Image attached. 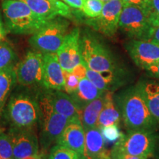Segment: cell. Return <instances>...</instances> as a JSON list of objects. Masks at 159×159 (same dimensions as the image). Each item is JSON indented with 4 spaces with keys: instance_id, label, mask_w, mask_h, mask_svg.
Instances as JSON below:
<instances>
[{
    "instance_id": "cell-1",
    "label": "cell",
    "mask_w": 159,
    "mask_h": 159,
    "mask_svg": "<svg viewBox=\"0 0 159 159\" xmlns=\"http://www.w3.org/2000/svg\"><path fill=\"white\" fill-rule=\"evenodd\" d=\"M39 90L16 85L2 113L0 125L5 128L38 126L40 118Z\"/></svg>"
},
{
    "instance_id": "cell-2",
    "label": "cell",
    "mask_w": 159,
    "mask_h": 159,
    "mask_svg": "<svg viewBox=\"0 0 159 159\" xmlns=\"http://www.w3.org/2000/svg\"><path fill=\"white\" fill-rule=\"evenodd\" d=\"M114 98L127 130H159L158 123L151 114L137 83L114 94Z\"/></svg>"
},
{
    "instance_id": "cell-3",
    "label": "cell",
    "mask_w": 159,
    "mask_h": 159,
    "mask_svg": "<svg viewBox=\"0 0 159 159\" xmlns=\"http://www.w3.org/2000/svg\"><path fill=\"white\" fill-rule=\"evenodd\" d=\"M2 7L5 30L8 33L33 35L49 21L37 16L21 0H4Z\"/></svg>"
},
{
    "instance_id": "cell-4",
    "label": "cell",
    "mask_w": 159,
    "mask_h": 159,
    "mask_svg": "<svg viewBox=\"0 0 159 159\" xmlns=\"http://www.w3.org/2000/svg\"><path fill=\"white\" fill-rule=\"evenodd\" d=\"M42 88L39 90L40 118L38 126L39 127L40 153L47 155V152L52 144L56 142L69 120L53 108L43 94Z\"/></svg>"
},
{
    "instance_id": "cell-5",
    "label": "cell",
    "mask_w": 159,
    "mask_h": 159,
    "mask_svg": "<svg viewBox=\"0 0 159 159\" xmlns=\"http://www.w3.org/2000/svg\"><path fill=\"white\" fill-rule=\"evenodd\" d=\"M80 54L82 62L88 69L97 72H108L122 69L111 51L94 35L80 36Z\"/></svg>"
},
{
    "instance_id": "cell-6",
    "label": "cell",
    "mask_w": 159,
    "mask_h": 159,
    "mask_svg": "<svg viewBox=\"0 0 159 159\" xmlns=\"http://www.w3.org/2000/svg\"><path fill=\"white\" fill-rule=\"evenodd\" d=\"M151 11V7L124 5L119 17V28L131 39L150 40L154 27Z\"/></svg>"
},
{
    "instance_id": "cell-7",
    "label": "cell",
    "mask_w": 159,
    "mask_h": 159,
    "mask_svg": "<svg viewBox=\"0 0 159 159\" xmlns=\"http://www.w3.org/2000/svg\"><path fill=\"white\" fill-rule=\"evenodd\" d=\"M69 23L63 19L49 21L30 38V44L35 50L43 54L56 53L67 35Z\"/></svg>"
},
{
    "instance_id": "cell-8",
    "label": "cell",
    "mask_w": 159,
    "mask_h": 159,
    "mask_svg": "<svg viewBox=\"0 0 159 159\" xmlns=\"http://www.w3.org/2000/svg\"><path fill=\"white\" fill-rule=\"evenodd\" d=\"M158 133L128 130L119 137L113 148L137 156L152 157Z\"/></svg>"
},
{
    "instance_id": "cell-9",
    "label": "cell",
    "mask_w": 159,
    "mask_h": 159,
    "mask_svg": "<svg viewBox=\"0 0 159 159\" xmlns=\"http://www.w3.org/2000/svg\"><path fill=\"white\" fill-rule=\"evenodd\" d=\"M18 85L29 88L43 87V54L40 52L29 50L15 67Z\"/></svg>"
},
{
    "instance_id": "cell-10",
    "label": "cell",
    "mask_w": 159,
    "mask_h": 159,
    "mask_svg": "<svg viewBox=\"0 0 159 159\" xmlns=\"http://www.w3.org/2000/svg\"><path fill=\"white\" fill-rule=\"evenodd\" d=\"M36 127L9 128V135L13 146L14 159H23L40 154L39 140Z\"/></svg>"
},
{
    "instance_id": "cell-11",
    "label": "cell",
    "mask_w": 159,
    "mask_h": 159,
    "mask_svg": "<svg viewBox=\"0 0 159 159\" xmlns=\"http://www.w3.org/2000/svg\"><path fill=\"white\" fill-rule=\"evenodd\" d=\"M123 6L122 0H111L104 3L100 15L89 20V25L105 36L113 37L119 29V17Z\"/></svg>"
},
{
    "instance_id": "cell-12",
    "label": "cell",
    "mask_w": 159,
    "mask_h": 159,
    "mask_svg": "<svg viewBox=\"0 0 159 159\" xmlns=\"http://www.w3.org/2000/svg\"><path fill=\"white\" fill-rule=\"evenodd\" d=\"M125 48L135 64L144 70L159 62V44L152 40L131 39Z\"/></svg>"
},
{
    "instance_id": "cell-13",
    "label": "cell",
    "mask_w": 159,
    "mask_h": 159,
    "mask_svg": "<svg viewBox=\"0 0 159 159\" xmlns=\"http://www.w3.org/2000/svg\"><path fill=\"white\" fill-rule=\"evenodd\" d=\"M80 32L75 27L66 35L62 44L56 52L59 63L63 70L70 71L82 63L80 54Z\"/></svg>"
},
{
    "instance_id": "cell-14",
    "label": "cell",
    "mask_w": 159,
    "mask_h": 159,
    "mask_svg": "<svg viewBox=\"0 0 159 159\" xmlns=\"http://www.w3.org/2000/svg\"><path fill=\"white\" fill-rule=\"evenodd\" d=\"M85 140V131L80 119L77 118L69 121L55 143L76 151L83 159H86Z\"/></svg>"
},
{
    "instance_id": "cell-15",
    "label": "cell",
    "mask_w": 159,
    "mask_h": 159,
    "mask_svg": "<svg viewBox=\"0 0 159 159\" xmlns=\"http://www.w3.org/2000/svg\"><path fill=\"white\" fill-rule=\"evenodd\" d=\"M37 16L45 21H51L57 16L70 18V8L60 0H21Z\"/></svg>"
},
{
    "instance_id": "cell-16",
    "label": "cell",
    "mask_w": 159,
    "mask_h": 159,
    "mask_svg": "<svg viewBox=\"0 0 159 159\" xmlns=\"http://www.w3.org/2000/svg\"><path fill=\"white\" fill-rule=\"evenodd\" d=\"M86 77L99 90L114 92L125 85L128 77L124 69L108 72H97L87 68Z\"/></svg>"
},
{
    "instance_id": "cell-17",
    "label": "cell",
    "mask_w": 159,
    "mask_h": 159,
    "mask_svg": "<svg viewBox=\"0 0 159 159\" xmlns=\"http://www.w3.org/2000/svg\"><path fill=\"white\" fill-rule=\"evenodd\" d=\"M43 88L54 90L64 89L63 70L56 53L43 54Z\"/></svg>"
},
{
    "instance_id": "cell-18",
    "label": "cell",
    "mask_w": 159,
    "mask_h": 159,
    "mask_svg": "<svg viewBox=\"0 0 159 159\" xmlns=\"http://www.w3.org/2000/svg\"><path fill=\"white\" fill-rule=\"evenodd\" d=\"M43 94L53 108L69 121L80 118V111L71 96L62 90L42 88Z\"/></svg>"
},
{
    "instance_id": "cell-19",
    "label": "cell",
    "mask_w": 159,
    "mask_h": 159,
    "mask_svg": "<svg viewBox=\"0 0 159 159\" xmlns=\"http://www.w3.org/2000/svg\"><path fill=\"white\" fill-rule=\"evenodd\" d=\"M85 152L86 159H111L102 130L97 127L85 130Z\"/></svg>"
},
{
    "instance_id": "cell-20",
    "label": "cell",
    "mask_w": 159,
    "mask_h": 159,
    "mask_svg": "<svg viewBox=\"0 0 159 159\" xmlns=\"http://www.w3.org/2000/svg\"><path fill=\"white\" fill-rule=\"evenodd\" d=\"M137 84L151 114L159 126V81L150 77H144L140 79Z\"/></svg>"
},
{
    "instance_id": "cell-21",
    "label": "cell",
    "mask_w": 159,
    "mask_h": 159,
    "mask_svg": "<svg viewBox=\"0 0 159 159\" xmlns=\"http://www.w3.org/2000/svg\"><path fill=\"white\" fill-rule=\"evenodd\" d=\"M122 122L120 114L114 98V92L106 91L104 94V102L99 114L97 127L99 129L115 126L119 127Z\"/></svg>"
},
{
    "instance_id": "cell-22",
    "label": "cell",
    "mask_w": 159,
    "mask_h": 159,
    "mask_svg": "<svg viewBox=\"0 0 159 159\" xmlns=\"http://www.w3.org/2000/svg\"><path fill=\"white\" fill-rule=\"evenodd\" d=\"M104 94V91L99 90L85 77L84 78L80 80L77 90L70 96L76 104L80 114L81 110L88 103L102 96Z\"/></svg>"
},
{
    "instance_id": "cell-23",
    "label": "cell",
    "mask_w": 159,
    "mask_h": 159,
    "mask_svg": "<svg viewBox=\"0 0 159 159\" xmlns=\"http://www.w3.org/2000/svg\"><path fill=\"white\" fill-rule=\"evenodd\" d=\"M104 102V94L88 103L80 111V119L85 131L96 128Z\"/></svg>"
},
{
    "instance_id": "cell-24",
    "label": "cell",
    "mask_w": 159,
    "mask_h": 159,
    "mask_svg": "<svg viewBox=\"0 0 159 159\" xmlns=\"http://www.w3.org/2000/svg\"><path fill=\"white\" fill-rule=\"evenodd\" d=\"M16 85L15 68L0 70V117L12 91Z\"/></svg>"
},
{
    "instance_id": "cell-25",
    "label": "cell",
    "mask_w": 159,
    "mask_h": 159,
    "mask_svg": "<svg viewBox=\"0 0 159 159\" xmlns=\"http://www.w3.org/2000/svg\"><path fill=\"white\" fill-rule=\"evenodd\" d=\"M18 57L14 49L8 42L4 40L0 43V70L15 68Z\"/></svg>"
},
{
    "instance_id": "cell-26",
    "label": "cell",
    "mask_w": 159,
    "mask_h": 159,
    "mask_svg": "<svg viewBox=\"0 0 159 159\" xmlns=\"http://www.w3.org/2000/svg\"><path fill=\"white\" fill-rule=\"evenodd\" d=\"M47 158L48 159H83L76 151L57 144L49 149Z\"/></svg>"
},
{
    "instance_id": "cell-27",
    "label": "cell",
    "mask_w": 159,
    "mask_h": 159,
    "mask_svg": "<svg viewBox=\"0 0 159 159\" xmlns=\"http://www.w3.org/2000/svg\"><path fill=\"white\" fill-rule=\"evenodd\" d=\"M0 157L2 159H14L11 140L2 125H0Z\"/></svg>"
},
{
    "instance_id": "cell-28",
    "label": "cell",
    "mask_w": 159,
    "mask_h": 159,
    "mask_svg": "<svg viewBox=\"0 0 159 159\" xmlns=\"http://www.w3.org/2000/svg\"><path fill=\"white\" fill-rule=\"evenodd\" d=\"M103 5L104 3L101 0H84L82 11L85 16L94 19L100 15Z\"/></svg>"
},
{
    "instance_id": "cell-29",
    "label": "cell",
    "mask_w": 159,
    "mask_h": 159,
    "mask_svg": "<svg viewBox=\"0 0 159 159\" xmlns=\"http://www.w3.org/2000/svg\"><path fill=\"white\" fill-rule=\"evenodd\" d=\"M64 76V89L63 91L69 95L72 94L78 87L80 79L72 71H63Z\"/></svg>"
},
{
    "instance_id": "cell-30",
    "label": "cell",
    "mask_w": 159,
    "mask_h": 159,
    "mask_svg": "<svg viewBox=\"0 0 159 159\" xmlns=\"http://www.w3.org/2000/svg\"><path fill=\"white\" fill-rule=\"evenodd\" d=\"M110 154L111 159H149L150 158L149 156H133L113 148L110 151Z\"/></svg>"
},
{
    "instance_id": "cell-31",
    "label": "cell",
    "mask_w": 159,
    "mask_h": 159,
    "mask_svg": "<svg viewBox=\"0 0 159 159\" xmlns=\"http://www.w3.org/2000/svg\"><path fill=\"white\" fill-rule=\"evenodd\" d=\"M122 1L124 5H136L145 8L151 7V0H122Z\"/></svg>"
},
{
    "instance_id": "cell-32",
    "label": "cell",
    "mask_w": 159,
    "mask_h": 159,
    "mask_svg": "<svg viewBox=\"0 0 159 159\" xmlns=\"http://www.w3.org/2000/svg\"><path fill=\"white\" fill-rule=\"evenodd\" d=\"M144 71H146L147 75L149 77L159 81V62L151 66L150 67L145 69Z\"/></svg>"
},
{
    "instance_id": "cell-33",
    "label": "cell",
    "mask_w": 159,
    "mask_h": 159,
    "mask_svg": "<svg viewBox=\"0 0 159 159\" xmlns=\"http://www.w3.org/2000/svg\"><path fill=\"white\" fill-rule=\"evenodd\" d=\"M72 71L74 74L77 76V77L80 80L86 77V71H87V67L83 62L77 65L76 67H75L72 70L70 71Z\"/></svg>"
},
{
    "instance_id": "cell-34",
    "label": "cell",
    "mask_w": 159,
    "mask_h": 159,
    "mask_svg": "<svg viewBox=\"0 0 159 159\" xmlns=\"http://www.w3.org/2000/svg\"><path fill=\"white\" fill-rule=\"evenodd\" d=\"M63 1L69 7L79 10L83 9V3H84V0H63Z\"/></svg>"
},
{
    "instance_id": "cell-35",
    "label": "cell",
    "mask_w": 159,
    "mask_h": 159,
    "mask_svg": "<svg viewBox=\"0 0 159 159\" xmlns=\"http://www.w3.org/2000/svg\"><path fill=\"white\" fill-rule=\"evenodd\" d=\"M150 40H152V41H155V42L159 44V24L154 26Z\"/></svg>"
},
{
    "instance_id": "cell-36",
    "label": "cell",
    "mask_w": 159,
    "mask_h": 159,
    "mask_svg": "<svg viewBox=\"0 0 159 159\" xmlns=\"http://www.w3.org/2000/svg\"><path fill=\"white\" fill-rule=\"evenodd\" d=\"M151 9L154 14L159 18V0H151Z\"/></svg>"
},
{
    "instance_id": "cell-37",
    "label": "cell",
    "mask_w": 159,
    "mask_h": 159,
    "mask_svg": "<svg viewBox=\"0 0 159 159\" xmlns=\"http://www.w3.org/2000/svg\"><path fill=\"white\" fill-rule=\"evenodd\" d=\"M6 34V30L5 27V24L3 23L2 19L1 16H0V43L5 40Z\"/></svg>"
},
{
    "instance_id": "cell-38",
    "label": "cell",
    "mask_w": 159,
    "mask_h": 159,
    "mask_svg": "<svg viewBox=\"0 0 159 159\" xmlns=\"http://www.w3.org/2000/svg\"><path fill=\"white\" fill-rule=\"evenodd\" d=\"M152 157L154 159H159V134L157 135L156 146H155L153 153H152Z\"/></svg>"
},
{
    "instance_id": "cell-39",
    "label": "cell",
    "mask_w": 159,
    "mask_h": 159,
    "mask_svg": "<svg viewBox=\"0 0 159 159\" xmlns=\"http://www.w3.org/2000/svg\"><path fill=\"white\" fill-rule=\"evenodd\" d=\"M41 155H37V156H30L27 157V158H23V159H41Z\"/></svg>"
},
{
    "instance_id": "cell-40",
    "label": "cell",
    "mask_w": 159,
    "mask_h": 159,
    "mask_svg": "<svg viewBox=\"0 0 159 159\" xmlns=\"http://www.w3.org/2000/svg\"><path fill=\"white\" fill-rule=\"evenodd\" d=\"M41 154V153H40ZM41 159H48V158L47 157V155L46 154H41Z\"/></svg>"
},
{
    "instance_id": "cell-41",
    "label": "cell",
    "mask_w": 159,
    "mask_h": 159,
    "mask_svg": "<svg viewBox=\"0 0 159 159\" xmlns=\"http://www.w3.org/2000/svg\"><path fill=\"white\" fill-rule=\"evenodd\" d=\"M101 1H102L103 3H105V2H108L111 1V0H101Z\"/></svg>"
},
{
    "instance_id": "cell-42",
    "label": "cell",
    "mask_w": 159,
    "mask_h": 159,
    "mask_svg": "<svg viewBox=\"0 0 159 159\" xmlns=\"http://www.w3.org/2000/svg\"><path fill=\"white\" fill-rule=\"evenodd\" d=\"M0 159H2V158H1V157H0Z\"/></svg>"
}]
</instances>
